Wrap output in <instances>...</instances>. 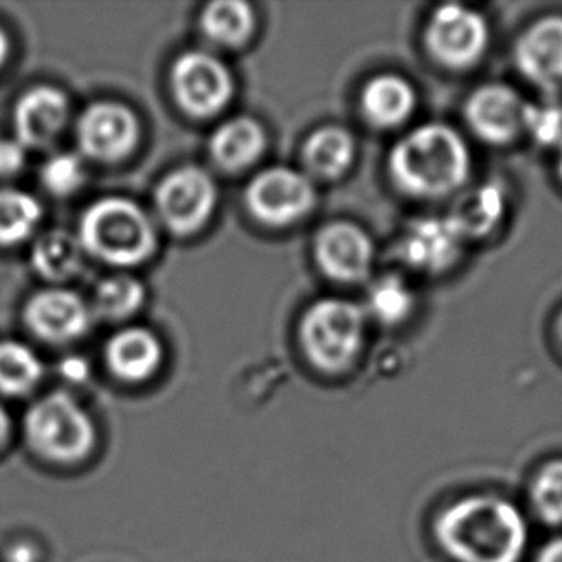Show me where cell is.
<instances>
[{
	"label": "cell",
	"mask_w": 562,
	"mask_h": 562,
	"mask_svg": "<svg viewBox=\"0 0 562 562\" xmlns=\"http://www.w3.org/2000/svg\"><path fill=\"white\" fill-rule=\"evenodd\" d=\"M436 536L459 562H518L525 555L528 526L513 503L474 495L441 513Z\"/></svg>",
	"instance_id": "cell-1"
},
{
	"label": "cell",
	"mask_w": 562,
	"mask_h": 562,
	"mask_svg": "<svg viewBox=\"0 0 562 562\" xmlns=\"http://www.w3.org/2000/svg\"><path fill=\"white\" fill-rule=\"evenodd\" d=\"M387 166L395 187L411 196H448L467 181L471 154L456 130L428 123L395 143Z\"/></svg>",
	"instance_id": "cell-2"
},
{
	"label": "cell",
	"mask_w": 562,
	"mask_h": 562,
	"mask_svg": "<svg viewBox=\"0 0 562 562\" xmlns=\"http://www.w3.org/2000/svg\"><path fill=\"white\" fill-rule=\"evenodd\" d=\"M79 240L94 258L130 267L153 256L158 236L140 205L125 198H104L85 212Z\"/></svg>",
	"instance_id": "cell-3"
},
{
	"label": "cell",
	"mask_w": 562,
	"mask_h": 562,
	"mask_svg": "<svg viewBox=\"0 0 562 562\" xmlns=\"http://www.w3.org/2000/svg\"><path fill=\"white\" fill-rule=\"evenodd\" d=\"M23 434L33 453L58 464L83 461L97 441L92 418L66 392L33 403L23 420Z\"/></svg>",
	"instance_id": "cell-4"
},
{
	"label": "cell",
	"mask_w": 562,
	"mask_h": 562,
	"mask_svg": "<svg viewBox=\"0 0 562 562\" xmlns=\"http://www.w3.org/2000/svg\"><path fill=\"white\" fill-rule=\"evenodd\" d=\"M366 340V312L348 300L325 297L304 313L300 344L305 358L325 373L353 366Z\"/></svg>",
	"instance_id": "cell-5"
},
{
	"label": "cell",
	"mask_w": 562,
	"mask_h": 562,
	"mask_svg": "<svg viewBox=\"0 0 562 562\" xmlns=\"http://www.w3.org/2000/svg\"><path fill=\"white\" fill-rule=\"evenodd\" d=\"M171 89L183 112L204 120L225 110L235 94V81L217 56L190 50L173 64Z\"/></svg>",
	"instance_id": "cell-6"
},
{
	"label": "cell",
	"mask_w": 562,
	"mask_h": 562,
	"mask_svg": "<svg viewBox=\"0 0 562 562\" xmlns=\"http://www.w3.org/2000/svg\"><path fill=\"white\" fill-rule=\"evenodd\" d=\"M487 38L486 20L461 4L436 8L426 23L428 53L448 68L464 69L476 64L486 53Z\"/></svg>",
	"instance_id": "cell-7"
},
{
	"label": "cell",
	"mask_w": 562,
	"mask_h": 562,
	"mask_svg": "<svg viewBox=\"0 0 562 562\" xmlns=\"http://www.w3.org/2000/svg\"><path fill=\"white\" fill-rule=\"evenodd\" d=\"M156 205L171 233L192 235L212 217L217 205V187L204 169H176L156 190Z\"/></svg>",
	"instance_id": "cell-8"
},
{
	"label": "cell",
	"mask_w": 562,
	"mask_h": 562,
	"mask_svg": "<svg viewBox=\"0 0 562 562\" xmlns=\"http://www.w3.org/2000/svg\"><path fill=\"white\" fill-rule=\"evenodd\" d=\"M246 205L269 227H286L315 205L312 181L290 168H271L254 177L246 189Z\"/></svg>",
	"instance_id": "cell-9"
},
{
	"label": "cell",
	"mask_w": 562,
	"mask_h": 562,
	"mask_svg": "<svg viewBox=\"0 0 562 562\" xmlns=\"http://www.w3.org/2000/svg\"><path fill=\"white\" fill-rule=\"evenodd\" d=\"M140 137L137 115L115 102H99L85 110L77 123L79 146L89 158L120 161L127 158Z\"/></svg>",
	"instance_id": "cell-10"
},
{
	"label": "cell",
	"mask_w": 562,
	"mask_h": 562,
	"mask_svg": "<svg viewBox=\"0 0 562 562\" xmlns=\"http://www.w3.org/2000/svg\"><path fill=\"white\" fill-rule=\"evenodd\" d=\"M315 258L323 273L338 282L363 281L373 267L374 246L363 228L336 221L315 238Z\"/></svg>",
	"instance_id": "cell-11"
},
{
	"label": "cell",
	"mask_w": 562,
	"mask_h": 562,
	"mask_svg": "<svg viewBox=\"0 0 562 562\" xmlns=\"http://www.w3.org/2000/svg\"><path fill=\"white\" fill-rule=\"evenodd\" d=\"M464 238L448 217H423L403 231L397 250L405 266L423 273L438 274L456 266Z\"/></svg>",
	"instance_id": "cell-12"
},
{
	"label": "cell",
	"mask_w": 562,
	"mask_h": 562,
	"mask_svg": "<svg viewBox=\"0 0 562 562\" xmlns=\"http://www.w3.org/2000/svg\"><path fill=\"white\" fill-rule=\"evenodd\" d=\"M526 108L520 94L507 85H484L472 92L464 115L482 140L505 145L525 130Z\"/></svg>",
	"instance_id": "cell-13"
},
{
	"label": "cell",
	"mask_w": 562,
	"mask_h": 562,
	"mask_svg": "<svg viewBox=\"0 0 562 562\" xmlns=\"http://www.w3.org/2000/svg\"><path fill=\"white\" fill-rule=\"evenodd\" d=\"M25 321L35 335L50 342H68L87 333L91 310L69 290H45L30 300Z\"/></svg>",
	"instance_id": "cell-14"
},
{
	"label": "cell",
	"mask_w": 562,
	"mask_h": 562,
	"mask_svg": "<svg viewBox=\"0 0 562 562\" xmlns=\"http://www.w3.org/2000/svg\"><path fill=\"white\" fill-rule=\"evenodd\" d=\"M517 66L533 83L562 81V18L548 15L530 25L515 48Z\"/></svg>",
	"instance_id": "cell-15"
},
{
	"label": "cell",
	"mask_w": 562,
	"mask_h": 562,
	"mask_svg": "<svg viewBox=\"0 0 562 562\" xmlns=\"http://www.w3.org/2000/svg\"><path fill=\"white\" fill-rule=\"evenodd\" d=\"M68 99L56 89L38 87L27 92L15 108L18 140L30 148L53 145L68 122Z\"/></svg>",
	"instance_id": "cell-16"
},
{
	"label": "cell",
	"mask_w": 562,
	"mask_h": 562,
	"mask_svg": "<svg viewBox=\"0 0 562 562\" xmlns=\"http://www.w3.org/2000/svg\"><path fill=\"white\" fill-rule=\"evenodd\" d=\"M164 351L156 336L146 328H125L106 346L108 367L125 382L150 379L160 367Z\"/></svg>",
	"instance_id": "cell-17"
},
{
	"label": "cell",
	"mask_w": 562,
	"mask_h": 562,
	"mask_svg": "<svg viewBox=\"0 0 562 562\" xmlns=\"http://www.w3.org/2000/svg\"><path fill=\"white\" fill-rule=\"evenodd\" d=\"M266 146V130L256 120L240 115L217 127L210 140V154L225 171H243L261 158Z\"/></svg>",
	"instance_id": "cell-18"
},
{
	"label": "cell",
	"mask_w": 562,
	"mask_h": 562,
	"mask_svg": "<svg viewBox=\"0 0 562 562\" xmlns=\"http://www.w3.org/2000/svg\"><path fill=\"white\" fill-rule=\"evenodd\" d=\"M417 106V94L407 79L400 76H376L361 92V112L371 125L397 127Z\"/></svg>",
	"instance_id": "cell-19"
},
{
	"label": "cell",
	"mask_w": 562,
	"mask_h": 562,
	"mask_svg": "<svg viewBox=\"0 0 562 562\" xmlns=\"http://www.w3.org/2000/svg\"><path fill=\"white\" fill-rule=\"evenodd\" d=\"M505 205L507 200L499 184H480L457 202L453 212L449 213V220L453 221L464 240L480 238L490 235L499 225Z\"/></svg>",
	"instance_id": "cell-20"
},
{
	"label": "cell",
	"mask_w": 562,
	"mask_h": 562,
	"mask_svg": "<svg viewBox=\"0 0 562 562\" xmlns=\"http://www.w3.org/2000/svg\"><path fill=\"white\" fill-rule=\"evenodd\" d=\"M356 158V140L342 127H321L304 145V164L321 179H338Z\"/></svg>",
	"instance_id": "cell-21"
},
{
	"label": "cell",
	"mask_w": 562,
	"mask_h": 562,
	"mask_svg": "<svg viewBox=\"0 0 562 562\" xmlns=\"http://www.w3.org/2000/svg\"><path fill=\"white\" fill-rule=\"evenodd\" d=\"M200 25L205 37L215 45L238 48L254 35L256 14L243 0H217L204 8Z\"/></svg>",
	"instance_id": "cell-22"
},
{
	"label": "cell",
	"mask_w": 562,
	"mask_h": 562,
	"mask_svg": "<svg viewBox=\"0 0 562 562\" xmlns=\"http://www.w3.org/2000/svg\"><path fill=\"white\" fill-rule=\"evenodd\" d=\"M83 244L66 231H50L33 248V267L48 281H66L83 266Z\"/></svg>",
	"instance_id": "cell-23"
},
{
	"label": "cell",
	"mask_w": 562,
	"mask_h": 562,
	"mask_svg": "<svg viewBox=\"0 0 562 562\" xmlns=\"http://www.w3.org/2000/svg\"><path fill=\"white\" fill-rule=\"evenodd\" d=\"M41 221V205L22 190L0 189V244L22 243Z\"/></svg>",
	"instance_id": "cell-24"
},
{
	"label": "cell",
	"mask_w": 562,
	"mask_h": 562,
	"mask_svg": "<svg viewBox=\"0 0 562 562\" xmlns=\"http://www.w3.org/2000/svg\"><path fill=\"white\" fill-rule=\"evenodd\" d=\"M43 366L37 356L23 344L0 342V392L27 394L37 386Z\"/></svg>",
	"instance_id": "cell-25"
},
{
	"label": "cell",
	"mask_w": 562,
	"mask_h": 562,
	"mask_svg": "<svg viewBox=\"0 0 562 562\" xmlns=\"http://www.w3.org/2000/svg\"><path fill=\"white\" fill-rule=\"evenodd\" d=\"M415 296L403 279L395 274L380 277L367 294V310L382 325H397L409 317Z\"/></svg>",
	"instance_id": "cell-26"
},
{
	"label": "cell",
	"mask_w": 562,
	"mask_h": 562,
	"mask_svg": "<svg viewBox=\"0 0 562 562\" xmlns=\"http://www.w3.org/2000/svg\"><path fill=\"white\" fill-rule=\"evenodd\" d=\"M145 302V286L127 274L110 277L94 292V312L110 321H122L138 312Z\"/></svg>",
	"instance_id": "cell-27"
},
{
	"label": "cell",
	"mask_w": 562,
	"mask_h": 562,
	"mask_svg": "<svg viewBox=\"0 0 562 562\" xmlns=\"http://www.w3.org/2000/svg\"><path fill=\"white\" fill-rule=\"evenodd\" d=\"M533 509L551 526L562 525V459L541 469L532 484Z\"/></svg>",
	"instance_id": "cell-28"
},
{
	"label": "cell",
	"mask_w": 562,
	"mask_h": 562,
	"mask_svg": "<svg viewBox=\"0 0 562 562\" xmlns=\"http://www.w3.org/2000/svg\"><path fill=\"white\" fill-rule=\"evenodd\" d=\"M41 177L50 192L58 196H68L83 184V164L74 154H56L43 166Z\"/></svg>",
	"instance_id": "cell-29"
},
{
	"label": "cell",
	"mask_w": 562,
	"mask_h": 562,
	"mask_svg": "<svg viewBox=\"0 0 562 562\" xmlns=\"http://www.w3.org/2000/svg\"><path fill=\"white\" fill-rule=\"evenodd\" d=\"M525 130L541 145H561L562 108L551 104H528Z\"/></svg>",
	"instance_id": "cell-30"
},
{
	"label": "cell",
	"mask_w": 562,
	"mask_h": 562,
	"mask_svg": "<svg viewBox=\"0 0 562 562\" xmlns=\"http://www.w3.org/2000/svg\"><path fill=\"white\" fill-rule=\"evenodd\" d=\"M25 166V146L20 140H0V177L18 176Z\"/></svg>",
	"instance_id": "cell-31"
},
{
	"label": "cell",
	"mask_w": 562,
	"mask_h": 562,
	"mask_svg": "<svg viewBox=\"0 0 562 562\" xmlns=\"http://www.w3.org/2000/svg\"><path fill=\"white\" fill-rule=\"evenodd\" d=\"M89 373V367L85 363L83 359H68V361H64L61 363V374L66 376L68 380H76V382H81V380L87 376Z\"/></svg>",
	"instance_id": "cell-32"
},
{
	"label": "cell",
	"mask_w": 562,
	"mask_h": 562,
	"mask_svg": "<svg viewBox=\"0 0 562 562\" xmlns=\"http://www.w3.org/2000/svg\"><path fill=\"white\" fill-rule=\"evenodd\" d=\"M536 562H562V538L549 541L548 546L541 549Z\"/></svg>",
	"instance_id": "cell-33"
},
{
	"label": "cell",
	"mask_w": 562,
	"mask_h": 562,
	"mask_svg": "<svg viewBox=\"0 0 562 562\" xmlns=\"http://www.w3.org/2000/svg\"><path fill=\"white\" fill-rule=\"evenodd\" d=\"M8 559H10V562H33L35 553H33V548H30V546H23L22 543V546H15L14 551H10V553H8Z\"/></svg>",
	"instance_id": "cell-34"
},
{
	"label": "cell",
	"mask_w": 562,
	"mask_h": 562,
	"mask_svg": "<svg viewBox=\"0 0 562 562\" xmlns=\"http://www.w3.org/2000/svg\"><path fill=\"white\" fill-rule=\"evenodd\" d=\"M8 432H10V418H8L7 411L0 407V446L7 440Z\"/></svg>",
	"instance_id": "cell-35"
},
{
	"label": "cell",
	"mask_w": 562,
	"mask_h": 562,
	"mask_svg": "<svg viewBox=\"0 0 562 562\" xmlns=\"http://www.w3.org/2000/svg\"><path fill=\"white\" fill-rule=\"evenodd\" d=\"M8 54V38L4 35V31L0 30V68H2V64L7 60Z\"/></svg>",
	"instance_id": "cell-36"
},
{
	"label": "cell",
	"mask_w": 562,
	"mask_h": 562,
	"mask_svg": "<svg viewBox=\"0 0 562 562\" xmlns=\"http://www.w3.org/2000/svg\"><path fill=\"white\" fill-rule=\"evenodd\" d=\"M559 173L562 177V143L559 145Z\"/></svg>",
	"instance_id": "cell-37"
},
{
	"label": "cell",
	"mask_w": 562,
	"mask_h": 562,
	"mask_svg": "<svg viewBox=\"0 0 562 562\" xmlns=\"http://www.w3.org/2000/svg\"><path fill=\"white\" fill-rule=\"evenodd\" d=\"M559 336H561V342H562V315L559 317Z\"/></svg>",
	"instance_id": "cell-38"
}]
</instances>
